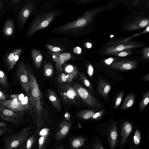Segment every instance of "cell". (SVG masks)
<instances>
[{
  "instance_id": "obj_11",
  "label": "cell",
  "mask_w": 149,
  "mask_h": 149,
  "mask_svg": "<svg viewBox=\"0 0 149 149\" xmlns=\"http://www.w3.org/2000/svg\"><path fill=\"white\" fill-rule=\"evenodd\" d=\"M71 126L70 121L64 120L60 123L58 129L55 134V137L58 141L65 138L69 133Z\"/></svg>"
},
{
  "instance_id": "obj_24",
  "label": "cell",
  "mask_w": 149,
  "mask_h": 149,
  "mask_svg": "<svg viewBox=\"0 0 149 149\" xmlns=\"http://www.w3.org/2000/svg\"><path fill=\"white\" fill-rule=\"evenodd\" d=\"M86 139L83 137H79L74 139L71 142V145L74 148H78L84 145Z\"/></svg>"
},
{
  "instance_id": "obj_21",
  "label": "cell",
  "mask_w": 149,
  "mask_h": 149,
  "mask_svg": "<svg viewBox=\"0 0 149 149\" xmlns=\"http://www.w3.org/2000/svg\"><path fill=\"white\" fill-rule=\"evenodd\" d=\"M14 29V23L13 20L11 19H8L6 22L4 27V34L8 36L11 35L13 32Z\"/></svg>"
},
{
  "instance_id": "obj_10",
  "label": "cell",
  "mask_w": 149,
  "mask_h": 149,
  "mask_svg": "<svg viewBox=\"0 0 149 149\" xmlns=\"http://www.w3.org/2000/svg\"><path fill=\"white\" fill-rule=\"evenodd\" d=\"M34 7V2L31 1L26 4L21 10L18 16L19 22L24 25L32 13Z\"/></svg>"
},
{
  "instance_id": "obj_26",
  "label": "cell",
  "mask_w": 149,
  "mask_h": 149,
  "mask_svg": "<svg viewBox=\"0 0 149 149\" xmlns=\"http://www.w3.org/2000/svg\"><path fill=\"white\" fill-rule=\"evenodd\" d=\"M54 73V70L52 65L49 63H45L44 67V74L45 76L47 77H52Z\"/></svg>"
},
{
  "instance_id": "obj_43",
  "label": "cell",
  "mask_w": 149,
  "mask_h": 149,
  "mask_svg": "<svg viewBox=\"0 0 149 149\" xmlns=\"http://www.w3.org/2000/svg\"><path fill=\"white\" fill-rule=\"evenodd\" d=\"M6 99L4 95L2 92L0 91V100H5Z\"/></svg>"
},
{
  "instance_id": "obj_52",
  "label": "cell",
  "mask_w": 149,
  "mask_h": 149,
  "mask_svg": "<svg viewBox=\"0 0 149 149\" xmlns=\"http://www.w3.org/2000/svg\"><path fill=\"white\" fill-rule=\"evenodd\" d=\"M113 35H112V36L111 35V36L110 37H111H111H113Z\"/></svg>"
},
{
  "instance_id": "obj_29",
  "label": "cell",
  "mask_w": 149,
  "mask_h": 149,
  "mask_svg": "<svg viewBox=\"0 0 149 149\" xmlns=\"http://www.w3.org/2000/svg\"><path fill=\"white\" fill-rule=\"evenodd\" d=\"M57 80L60 84L65 83L67 81L66 75L62 72H60L57 77Z\"/></svg>"
},
{
  "instance_id": "obj_47",
  "label": "cell",
  "mask_w": 149,
  "mask_h": 149,
  "mask_svg": "<svg viewBox=\"0 0 149 149\" xmlns=\"http://www.w3.org/2000/svg\"><path fill=\"white\" fill-rule=\"evenodd\" d=\"M7 126V124L5 123L0 122V127H5Z\"/></svg>"
},
{
  "instance_id": "obj_44",
  "label": "cell",
  "mask_w": 149,
  "mask_h": 149,
  "mask_svg": "<svg viewBox=\"0 0 149 149\" xmlns=\"http://www.w3.org/2000/svg\"><path fill=\"white\" fill-rule=\"evenodd\" d=\"M118 56H120L123 57L127 56V53L125 52H123L119 53L118 54Z\"/></svg>"
},
{
  "instance_id": "obj_38",
  "label": "cell",
  "mask_w": 149,
  "mask_h": 149,
  "mask_svg": "<svg viewBox=\"0 0 149 149\" xmlns=\"http://www.w3.org/2000/svg\"><path fill=\"white\" fill-rule=\"evenodd\" d=\"M10 130L8 129H0V136L10 132Z\"/></svg>"
},
{
  "instance_id": "obj_42",
  "label": "cell",
  "mask_w": 149,
  "mask_h": 149,
  "mask_svg": "<svg viewBox=\"0 0 149 149\" xmlns=\"http://www.w3.org/2000/svg\"><path fill=\"white\" fill-rule=\"evenodd\" d=\"M113 61V59L111 58L107 59L105 61V62L108 65H110L112 62Z\"/></svg>"
},
{
  "instance_id": "obj_13",
  "label": "cell",
  "mask_w": 149,
  "mask_h": 149,
  "mask_svg": "<svg viewBox=\"0 0 149 149\" xmlns=\"http://www.w3.org/2000/svg\"><path fill=\"white\" fill-rule=\"evenodd\" d=\"M64 73L65 74L67 81L71 82L73 79H76L79 72L77 68L74 65L66 64L63 67Z\"/></svg>"
},
{
  "instance_id": "obj_1",
  "label": "cell",
  "mask_w": 149,
  "mask_h": 149,
  "mask_svg": "<svg viewBox=\"0 0 149 149\" xmlns=\"http://www.w3.org/2000/svg\"><path fill=\"white\" fill-rule=\"evenodd\" d=\"M26 66L29 81V100L31 111L34 113L36 125L39 128L48 122L47 113L44 107L43 95L37 79L29 65L27 64Z\"/></svg>"
},
{
  "instance_id": "obj_32",
  "label": "cell",
  "mask_w": 149,
  "mask_h": 149,
  "mask_svg": "<svg viewBox=\"0 0 149 149\" xmlns=\"http://www.w3.org/2000/svg\"><path fill=\"white\" fill-rule=\"evenodd\" d=\"M35 141L34 137L33 135L30 136L27 140L26 143V149H30Z\"/></svg>"
},
{
  "instance_id": "obj_3",
  "label": "cell",
  "mask_w": 149,
  "mask_h": 149,
  "mask_svg": "<svg viewBox=\"0 0 149 149\" xmlns=\"http://www.w3.org/2000/svg\"><path fill=\"white\" fill-rule=\"evenodd\" d=\"M59 15L58 13L53 11L38 16L32 24L27 33V37L33 35L38 30L47 27Z\"/></svg>"
},
{
  "instance_id": "obj_17",
  "label": "cell",
  "mask_w": 149,
  "mask_h": 149,
  "mask_svg": "<svg viewBox=\"0 0 149 149\" xmlns=\"http://www.w3.org/2000/svg\"><path fill=\"white\" fill-rule=\"evenodd\" d=\"M117 138V127L115 123H113L110 128L108 139L111 149H113L116 145Z\"/></svg>"
},
{
  "instance_id": "obj_15",
  "label": "cell",
  "mask_w": 149,
  "mask_h": 149,
  "mask_svg": "<svg viewBox=\"0 0 149 149\" xmlns=\"http://www.w3.org/2000/svg\"><path fill=\"white\" fill-rule=\"evenodd\" d=\"M47 95L52 106L58 111L61 110V105L59 99L55 92L52 89H48L47 92Z\"/></svg>"
},
{
  "instance_id": "obj_23",
  "label": "cell",
  "mask_w": 149,
  "mask_h": 149,
  "mask_svg": "<svg viewBox=\"0 0 149 149\" xmlns=\"http://www.w3.org/2000/svg\"><path fill=\"white\" fill-rule=\"evenodd\" d=\"M114 69L123 70H131L135 68V65L131 63H125L122 64L115 65H112Z\"/></svg>"
},
{
  "instance_id": "obj_31",
  "label": "cell",
  "mask_w": 149,
  "mask_h": 149,
  "mask_svg": "<svg viewBox=\"0 0 149 149\" xmlns=\"http://www.w3.org/2000/svg\"><path fill=\"white\" fill-rule=\"evenodd\" d=\"M141 134L139 131L137 130L135 132L134 136V144L136 145H138L140 141Z\"/></svg>"
},
{
  "instance_id": "obj_48",
  "label": "cell",
  "mask_w": 149,
  "mask_h": 149,
  "mask_svg": "<svg viewBox=\"0 0 149 149\" xmlns=\"http://www.w3.org/2000/svg\"><path fill=\"white\" fill-rule=\"evenodd\" d=\"M4 6V4L3 2L0 0V10H1L3 7Z\"/></svg>"
},
{
  "instance_id": "obj_22",
  "label": "cell",
  "mask_w": 149,
  "mask_h": 149,
  "mask_svg": "<svg viewBox=\"0 0 149 149\" xmlns=\"http://www.w3.org/2000/svg\"><path fill=\"white\" fill-rule=\"evenodd\" d=\"M94 113V111L92 110H84L79 111L77 114V116L82 119L87 120L91 118Z\"/></svg>"
},
{
  "instance_id": "obj_18",
  "label": "cell",
  "mask_w": 149,
  "mask_h": 149,
  "mask_svg": "<svg viewBox=\"0 0 149 149\" xmlns=\"http://www.w3.org/2000/svg\"><path fill=\"white\" fill-rule=\"evenodd\" d=\"M49 129L44 128L40 132L38 149H45L49 134Z\"/></svg>"
},
{
  "instance_id": "obj_30",
  "label": "cell",
  "mask_w": 149,
  "mask_h": 149,
  "mask_svg": "<svg viewBox=\"0 0 149 149\" xmlns=\"http://www.w3.org/2000/svg\"><path fill=\"white\" fill-rule=\"evenodd\" d=\"M124 92H121L118 94L114 104V108L117 109L120 104Z\"/></svg>"
},
{
  "instance_id": "obj_9",
  "label": "cell",
  "mask_w": 149,
  "mask_h": 149,
  "mask_svg": "<svg viewBox=\"0 0 149 149\" xmlns=\"http://www.w3.org/2000/svg\"><path fill=\"white\" fill-rule=\"evenodd\" d=\"M51 54L53 61L56 62L57 71L62 72V65L71 58V55L68 53L52 52Z\"/></svg>"
},
{
  "instance_id": "obj_41",
  "label": "cell",
  "mask_w": 149,
  "mask_h": 149,
  "mask_svg": "<svg viewBox=\"0 0 149 149\" xmlns=\"http://www.w3.org/2000/svg\"><path fill=\"white\" fill-rule=\"evenodd\" d=\"M124 49V46L122 45H121L119 46H118L116 48V49L117 51H120L123 50Z\"/></svg>"
},
{
  "instance_id": "obj_33",
  "label": "cell",
  "mask_w": 149,
  "mask_h": 149,
  "mask_svg": "<svg viewBox=\"0 0 149 149\" xmlns=\"http://www.w3.org/2000/svg\"><path fill=\"white\" fill-rule=\"evenodd\" d=\"M46 47L51 51L54 52H58L62 50L61 48L50 45H46Z\"/></svg>"
},
{
  "instance_id": "obj_12",
  "label": "cell",
  "mask_w": 149,
  "mask_h": 149,
  "mask_svg": "<svg viewBox=\"0 0 149 149\" xmlns=\"http://www.w3.org/2000/svg\"><path fill=\"white\" fill-rule=\"evenodd\" d=\"M22 52L21 48H17L8 54L6 57V63L8 66V70L13 68L18 61Z\"/></svg>"
},
{
  "instance_id": "obj_36",
  "label": "cell",
  "mask_w": 149,
  "mask_h": 149,
  "mask_svg": "<svg viewBox=\"0 0 149 149\" xmlns=\"http://www.w3.org/2000/svg\"><path fill=\"white\" fill-rule=\"evenodd\" d=\"M93 149H104L102 145L99 142H97L93 146Z\"/></svg>"
},
{
  "instance_id": "obj_16",
  "label": "cell",
  "mask_w": 149,
  "mask_h": 149,
  "mask_svg": "<svg viewBox=\"0 0 149 149\" xmlns=\"http://www.w3.org/2000/svg\"><path fill=\"white\" fill-rule=\"evenodd\" d=\"M111 89L109 84L106 80L100 79L98 83L97 91L99 94L104 98L107 99Z\"/></svg>"
},
{
  "instance_id": "obj_49",
  "label": "cell",
  "mask_w": 149,
  "mask_h": 149,
  "mask_svg": "<svg viewBox=\"0 0 149 149\" xmlns=\"http://www.w3.org/2000/svg\"><path fill=\"white\" fill-rule=\"evenodd\" d=\"M87 47L88 48H90L91 47V44L89 42L86 43Z\"/></svg>"
},
{
  "instance_id": "obj_8",
  "label": "cell",
  "mask_w": 149,
  "mask_h": 149,
  "mask_svg": "<svg viewBox=\"0 0 149 149\" xmlns=\"http://www.w3.org/2000/svg\"><path fill=\"white\" fill-rule=\"evenodd\" d=\"M0 119L7 121L18 124L23 121V115L0 105Z\"/></svg>"
},
{
  "instance_id": "obj_14",
  "label": "cell",
  "mask_w": 149,
  "mask_h": 149,
  "mask_svg": "<svg viewBox=\"0 0 149 149\" xmlns=\"http://www.w3.org/2000/svg\"><path fill=\"white\" fill-rule=\"evenodd\" d=\"M132 124L128 121H125L123 124L120 133L121 136L120 141L121 147L123 146L126 142L132 131Z\"/></svg>"
},
{
  "instance_id": "obj_50",
  "label": "cell",
  "mask_w": 149,
  "mask_h": 149,
  "mask_svg": "<svg viewBox=\"0 0 149 149\" xmlns=\"http://www.w3.org/2000/svg\"><path fill=\"white\" fill-rule=\"evenodd\" d=\"M55 149H64V147L62 146H60L59 147L56 148Z\"/></svg>"
},
{
  "instance_id": "obj_34",
  "label": "cell",
  "mask_w": 149,
  "mask_h": 149,
  "mask_svg": "<svg viewBox=\"0 0 149 149\" xmlns=\"http://www.w3.org/2000/svg\"><path fill=\"white\" fill-rule=\"evenodd\" d=\"M104 113L103 110H101L95 113L91 118L93 119L97 120L100 118L103 115Z\"/></svg>"
},
{
  "instance_id": "obj_5",
  "label": "cell",
  "mask_w": 149,
  "mask_h": 149,
  "mask_svg": "<svg viewBox=\"0 0 149 149\" xmlns=\"http://www.w3.org/2000/svg\"><path fill=\"white\" fill-rule=\"evenodd\" d=\"M59 93L64 102L66 104H76V100L79 96L73 86L68 83L60 84L58 86Z\"/></svg>"
},
{
  "instance_id": "obj_25",
  "label": "cell",
  "mask_w": 149,
  "mask_h": 149,
  "mask_svg": "<svg viewBox=\"0 0 149 149\" xmlns=\"http://www.w3.org/2000/svg\"><path fill=\"white\" fill-rule=\"evenodd\" d=\"M149 102V91H148L143 95L139 103V112L142 111L148 104Z\"/></svg>"
},
{
  "instance_id": "obj_35",
  "label": "cell",
  "mask_w": 149,
  "mask_h": 149,
  "mask_svg": "<svg viewBox=\"0 0 149 149\" xmlns=\"http://www.w3.org/2000/svg\"><path fill=\"white\" fill-rule=\"evenodd\" d=\"M87 73L90 77H91L93 73V68L91 65H89L88 67Z\"/></svg>"
},
{
  "instance_id": "obj_45",
  "label": "cell",
  "mask_w": 149,
  "mask_h": 149,
  "mask_svg": "<svg viewBox=\"0 0 149 149\" xmlns=\"http://www.w3.org/2000/svg\"><path fill=\"white\" fill-rule=\"evenodd\" d=\"M70 117V115L69 113L66 112L65 115V117L66 120H68Z\"/></svg>"
},
{
  "instance_id": "obj_40",
  "label": "cell",
  "mask_w": 149,
  "mask_h": 149,
  "mask_svg": "<svg viewBox=\"0 0 149 149\" xmlns=\"http://www.w3.org/2000/svg\"><path fill=\"white\" fill-rule=\"evenodd\" d=\"M142 81H149V74L148 73L141 79Z\"/></svg>"
},
{
  "instance_id": "obj_28",
  "label": "cell",
  "mask_w": 149,
  "mask_h": 149,
  "mask_svg": "<svg viewBox=\"0 0 149 149\" xmlns=\"http://www.w3.org/2000/svg\"><path fill=\"white\" fill-rule=\"evenodd\" d=\"M0 84L7 88L8 84L6 76L5 73L0 69Z\"/></svg>"
},
{
  "instance_id": "obj_2",
  "label": "cell",
  "mask_w": 149,
  "mask_h": 149,
  "mask_svg": "<svg viewBox=\"0 0 149 149\" xmlns=\"http://www.w3.org/2000/svg\"><path fill=\"white\" fill-rule=\"evenodd\" d=\"M29 127L23 128L8 137L4 141V149H20L27 138L30 132Z\"/></svg>"
},
{
  "instance_id": "obj_53",
  "label": "cell",
  "mask_w": 149,
  "mask_h": 149,
  "mask_svg": "<svg viewBox=\"0 0 149 149\" xmlns=\"http://www.w3.org/2000/svg\"><path fill=\"white\" fill-rule=\"evenodd\" d=\"M149 56V53H148V56Z\"/></svg>"
},
{
  "instance_id": "obj_39",
  "label": "cell",
  "mask_w": 149,
  "mask_h": 149,
  "mask_svg": "<svg viewBox=\"0 0 149 149\" xmlns=\"http://www.w3.org/2000/svg\"><path fill=\"white\" fill-rule=\"evenodd\" d=\"M148 24V22L147 20H144L141 21L140 24L139 25L141 27H144Z\"/></svg>"
},
{
  "instance_id": "obj_7",
  "label": "cell",
  "mask_w": 149,
  "mask_h": 149,
  "mask_svg": "<svg viewBox=\"0 0 149 149\" xmlns=\"http://www.w3.org/2000/svg\"><path fill=\"white\" fill-rule=\"evenodd\" d=\"M16 73L17 77L22 89L29 97V91L28 74L26 66L23 61H20L18 64Z\"/></svg>"
},
{
  "instance_id": "obj_46",
  "label": "cell",
  "mask_w": 149,
  "mask_h": 149,
  "mask_svg": "<svg viewBox=\"0 0 149 149\" xmlns=\"http://www.w3.org/2000/svg\"><path fill=\"white\" fill-rule=\"evenodd\" d=\"M20 0H11L12 3L15 5H17L20 1Z\"/></svg>"
},
{
  "instance_id": "obj_19",
  "label": "cell",
  "mask_w": 149,
  "mask_h": 149,
  "mask_svg": "<svg viewBox=\"0 0 149 149\" xmlns=\"http://www.w3.org/2000/svg\"><path fill=\"white\" fill-rule=\"evenodd\" d=\"M31 57L33 63L37 69H39L42 61V55L39 50L33 49L31 51Z\"/></svg>"
},
{
  "instance_id": "obj_20",
  "label": "cell",
  "mask_w": 149,
  "mask_h": 149,
  "mask_svg": "<svg viewBox=\"0 0 149 149\" xmlns=\"http://www.w3.org/2000/svg\"><path fill=\"white\" fill-rule=\"evenodd\" d=\"M135 95L133 93L128 94L125 97L121 109L125 110L131 107L135 102Z\"/></svg>"
},
{
  "instance_id": "obj_27",
  "label": "cell",
  "mask_w": 149,
  "mask_h": 149,
  "mask_svg": "<svg viewBox=\"0 0 149 149\" xmlns=\"http://www.w3.org/2000/svg\"><path fill=\"white\" fill-rule=\"evenodd\" d=\"M79 74L81 81L83 84L91 91H93V88L91 84L83 73L81 72Z\"/></svg>"
},
{
  "instance_id": "obj_4",
  "label": "cell",
  "mask_w": 149,
  "mask_h": 149,
  "mask_svg": "<svg viewBox=\"0 0 149 149\" xmlns=\"http://www.w3.org/2000/svg\"><path fill=\"white\" fill-rule=\"evenodd\" d=\"M0 104L15 112L23 115L24 111L29 108L28 98L24 97L22 100L17 99L0 100Z\"/></svg>"
},
{
  "instance_id": "obj_51",
  "label": "cell",
  "mask_w": 149,
  "mask_h": 149,
  "mask_svg": "<svg viewBox=\"0 0 149 149\" xmlns=\"http://www.w3.org/2000/svg\"><path fill=\"white\" fill-rule=\"evenodd\" d=\"M149 27H148L147 28V31H149Z\"/></svg>"
},
{
  "instance_id": "obj_6",
  "label": "cell",
  "mask_w": 149,
  "mask_h": 149,
  "mask_svg": "<svg viewBox=\"0 0 149 149\" xmlns=\"http://www.w3.org/2000/svg\"><path fill=\"white\" fill-rule=\"evenodd\" d=\"M73 87L79 96L89 107L94 108H99L102 105L98 100L93 96L90 93L81 85L74 84Z\"/></svg>"
},
{
  "instance_id": "obj_37",
  "label": "cell",
  "mask_w": 149,
  "mask_h": 149,
  "mask_svg": "<svg viewBox=\"0 0 149 149\" xmlns=\"http://www.w3.org/2000/svg\"><path fill=\"white\" fill-rule=\"evenodd\" d=\"M73 52L75 54H80L81 53V49L80 47H77L74 48Z\"/></svg>"
}]
</instances>
